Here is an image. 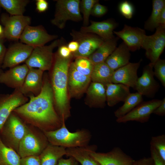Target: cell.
I'll return each mask as SVG.
<instances>
[{
  "mask_svg": "<svg viewBox=\"0 0 165 165\" xmlns=\"http://www.w3.org/2000/svg\"><path fill=\"white\" fill-rule=\"evenodd\" d=\"M153 68L150 63L144 67L142 75L138 78L134 89L142 95L149 98L154 97L160 87L154 79Z\"/></svg>",
  "mask_w": 165,
  "mask_h": 165,
  "instance_id": "14",
  "label": "cell"
},
{
  "mask_svg": "<svg viewBox=\"0 0 165 165\" xmlns=\"http://www.w3.org/2000/svg\"><path fill=\"white\" fill-rule=\"evenodd\" d=\"M162 101V100L158 99L142 101L125 116L117 118L116 121L119 123L134 121L141 123L146 122L149 120L151 115Z\"/></svg>",
  "mask_w": 165,
  "mask_h": 165,
  "instance_id": "12",
  "label": "cell"
},
{
  "mask_svg": "<svg viewBox=\"0 0 165 165\" xmlns=\"http://www.w3.org/2000/svg\"><path fill=\"white\" fill-rule=\"evenodd\" d=\"M153 68L154 75L165 87V60L159 58L155 63Z\"/></svg>",
  "mask_w": 165,
  "mask_h": 165,
  "instance_id": "37",
  "label": "cell"
},
{
  "mask_svg": "<svg viewBox=\"0 0 165 165\" xmlns=\"http://www.w3.org/2000/svg\"><path fill=\"white\" fill-rule=\"evenodd\" d=\"M79 163L74 158L70 157L68 159L61 158L57 165H78Z\"/></svg>",
  "mask_w": 165,
  "mask_h": 165,
  "instance_id": "44",
  "label": "cell"
},
{
  "mask_svg": "<svg viewBox=\"0 0 165 165\" xmlns=\"http://www.w3.org/2000/svg\"><path fill=\"white\" fill-rule=\"evenodd\" d=\"M88 147L66 148V155L73 157L81 165H100L89 154Z\"/></svg>",
  "mask_w": 165,
  "mask_h": 165,
  "instance_id": "29",
  "label": "cell"
},
{
  "mask_svg": "<svg viewBox=\"0 0 165 165\" xmlns=\"http://www.w3.org/2000/svg\"><path fill=\"white\" fill-rule=\"evenodd\" d=\"M28 100L19 89H15L10 94L0 95V131L12 112Z\"/></svg>",
  "mask_w": 165,
  "mask_h": 165,
  "instance_id": "10",
  "label": "cell"
},
{
  "mask_svg": "<svg viewBox=\"0 0 165 165\" xmlns=\"http://www.w3.org/2000/svg\"><path fill=\"white\" fill-rule=\"evenodd\" d=\"M66 149L51 144L48 145L39 156L41 165H57L59 160L66 155Z\"/></svg>",
  "mask_w": 165,
  "mask_h": 165,
  "instance_id": "27",
  "label": "cell"
},
{
  "mask_svg": "<svg viewBox=\"0 0 165 165\" xmlns=\"http://www.w3.org/2000/svg\"><path fill=\"white\" fill-rule=\"evenodd\" d=\"M6 122L7 134L13 145L18 148L20 142L28 130L20 120L12 113Z\"/></svg>",
  "mask_w": 165,
  "mask_h": 165,
  "instance_id": "21",
  "label": "cell"
},
{
  "mask_svg": "<svg viewBox=\"0 0 165 165\" xmlns=\"http://www.w3.org/2000/svg\"><path fill=\"white\" fill-rule=\"evenodd\" d=\"M3 40H0V75L3 72L2 68L7 50L4 44Z\"/></svg>",
  "mask_w": 165,
  "mask_h": 165,
  "instance_id": "45",
  "label": "cell"
},
{
  "mask_svg": "<svg viewBox=\"0 0 165 165\" xmlns=\"http://www.w3.org/2000/svg\"><path fill=\"white\" fill-rule=\"evenodd\" d=\"M113 34L121 38L130 51H134L141 47L146 35L144 30L138 27H132L125 24L122 30L113 31Z\"/></svg>",
  "mask_w": 165,
  "mask_h": 165,
  "instance_id": "16",
  "label": "cell"
},
{
  "mask_svg": "<svg viewBox=\"0 0 165 165\" xmlns=\"http://www.w3.org/2000/svg\"><path fill=\"white\" fill-rule=\"evenodd\" d=\"M71 58H63L56 52L54 55L52 67L51 84L53 93L54 103L62 123L65 122L70 114L68 76Z\"/></svg>",
  "mask_w": 165,
  "mask_h": 165,
  "instance_id": "2",
  "label": "cell"
},
{
  "mask_svg": "<svg viewBox=\"0 0 165 165\" xmlns=\"http://www.w3.org/2000/svg\"><path fill=\"white\" fill-rule=\"evenodd\" d=\"M119 38L117 36L104 40L99 48L88 57V59L94 65L105 62L116 48Z\"/></svg>",
  "mask_w": 165,
  "mask_h": 165,
  "instance_id": "25",
  "label": "cell"
},
{
  "mask_svg": "<svg viewBox=\"0 0 165 165\" xmlns=\"http://www.w3.org/2000/svg\"><path fill=\"white\" fill-rule=\"evenodd\" d=\"M1 8V6H0V8Z\"/></svg>",
  "mask_w": 165,
  "mask_h": 165,
  "instance_id": "52",
  "label": "cell"
},
{
  "mask_svg": "<svg viewBox=\"0 0 165 165\" xmlns=\"http://www.w3.org/2000/svg\"><path fill=\"white\" fill-rule=\"evenodd\" d=\"M67 46L72 53L76 52L78 50L79 47V44L77 41L73 40L68 44Z\"/></svg>",
  "mask_w": 165,
  "mask_h": 165,
  "instance_id": "48",
  "label": "cell"
},
{
  "mask_svg": "<svg viewBox=\"0 0 165 165\" xmlns=\"http://www.w3.org/2000/svg\"><path fill=\"white\" fill-rule=\"evenodd\" d=\"M34 47L22 42L15 43L7 49L2 68H12L25 62Z\"/></svg>",
  "mask_w": 165,
  "mask_h": 165,
  "instance_id": "13",
  "label": "cell"
},
{
  "mask_svg": "<svg viewBox=\"0 0 165 165\" xmlns=\"http://www.w3.org/2000/svg\"><path fill=\"white\" fill-rule=\"evenodd\" d=\"M107 11V7L100 4L98 2L93 6L91 14L94 16L101 17L105 14Z\"/></svg>",
  "mask_w": 165,
  "mask_h": 165,
  "instance_id": "39",
  "label": "cell"
},
{
  "mask_svg": "<svg viewBox=\"0 0 165 165\" xmlns=\"http://www.w3.org/2000/svg\"><path fill=\"white\" fill-rule=\"evenodd\" d=\"M73 62L78 71L84 75L90 77L94 65L88 58L77 57Z\"/></svg>",
  "mask_w": 165,
  "mask_h": 165,
  "instance_id": "34",
  "label": "cell"
},
{
  "mask_svg": "<svg viewBox=\"0 0 165 165\" xmlns=\"http://www.w3.org/2000/svg\"><path fill=\"white\" fill-rule=\"evenodd\" d=\"M36 9L39 13L46 11L48 8V3L46 0H37L36 2Z\"/></svg>",
  "mask_w": 165,
  "mask_h": 165,
  "instance_id": "43",
  "label": "cell"
},
{
  "mask_svg": "<svg viewBox=\"0 0 165 165\" xmlns=\"http://www.w3.org/2000/svg\"><path fill=\"white\" fill-rule=\"evenodd\" d=\"M58 37L57 35L49 34L42 25H29L25 28L20 40L21 42L34 48L45 45Z\"/></svg>",
  "mask_w": 165,
  "mask_h": 165,
  "instance_id": "11",
  "label": "cell"
},
{
  "mask_svg": "<svg viewBox=\"0 0 165 165\" xmlns=\"http://www.w3.org/2000/svg\"><path fill=\"white\" fill-rule=\"evenodd\" d=\"M70 35L73 40L77 41L79 44L78 50L72 53L73 56L75 58H88L104 41L99 36L92 33H83L73 30L70 33Z\"/></svg>",
  "mask_w": 165,
  "mask_h": 165,
  "instance_id": "7",
  "label": "cell"
},
{
  "mask_svg": "<svg viewBox=\"0 0 165 165\" xmlns=\"http://www.w3.org/2000/svg\"><path fill=\"white\" fill-rule=\"evenodd\" d=\"M0 21L4 26L3 34L5 38L17 41L25 28L31 23V18L28 16H11L5 14L1 16Z\"/></svg>",
  "mask_w": 165,
  "mask_h": 165,
  "instance_id": "8",
  "label": "cell"
},
{
  "mask_svg": "<svg viewBox=\"0 0 165 165\" xmlns=\"http://www.w3.org/2000/svg\"><path fill=\"white\" fill-rule=\"evenodd\" d=\"M98 2L97 0H82L80 2V9L83 14V26H88L93 6Z\"/></svg>",
  "mask_w": 165,
  "mask_h": 165,
  "instance_id": "35",
  "label": "cell"
},
{
  "mask_svg": "<svg viewBox=\"0 0 165 165\" xmlns=\"http://www.w3.org/2000/svg\"><path fill=\"white\" fill-rule=\"evenodd\" d=\"M29 69L25 64L10 68L0 75V83L15 89H20L24 83Z\"/></svg>",
  "mask_w": 165,
  "mask_h": 165,
  "instance_id": "18",
  "label": "cell"
},
{
  "mask_svg": "<svg viewBox=\"0 0 165 165\" xmlns=\"http://www.w3.org/2000/svg\"><path fill=\"white\" fill-rule=\"evenodd\" d=\"M114 71L105 62L95 64L91 73V80L105 86L112 82Z\"/></svg>",
  "mask_w": 165,
  "mask_h": 165,
  "instance_id": "28",
  "label": "cell"
},
{
  "mask_svg": "<svg viewBox=\"0 0 165 165\" xmlns=\"http://www.w3.org/2000/svg\"><path fill=\"white\" fill-rule=\"evenodd\" d=\"M142 101V95L140 94L138 92L130 93L124 101L123 105L115 112V116L117 118L123 116Z\"/></svg>",
  "mask_w": 165,
  "mask_h": 165,
  "instance_id": "30",
  "label": "cell"
},
{
  "mask_svg": "<svg viewBox=\"0 0 165 165\" xmlns=\"http://www.w3.org/2000/svg\"><path fill=\"white\" fill-rule=\"evenodd\" d=\"M142 61L141 59L138 62H129L114 71L112 82L122 84L134 89L138 78L137 71Z\"/></svg>",
  "mask_w": 165,
  "mask_h": 165,
  "instance_id": "17",
  "label": "cell"
},
{
  "mask_svg": "<svg viewBox=\"0 0 165 165\" xmlns=\"http://www.w3.org/2000/svg\"><path fill=\"white\" fill-rule=\"evenodd\" d=\"M120 13L125 18L131 19L133 16L134 8L131 3L127 1L121 3L119 6Z\"/></svg>",
  "mask_w": 165,
  "mask_h": 165,
  "instance_id": "38",
  "label": "cell"
},
{
  "mask_svg": "<svg viewBox=\"0 0 165 165\" xmlns=\"http://www.w3.org/2000/svg\"><path fill=\"white\" fill-rule=\"evenodd\" d=\"M158 25V26L160 25H165V7L163 9L160 14Z\"/></svg>",
  "mask_w": 165,
  "mask_h": 165,
  "instance_id": "49",
  "label": "cell"
},
{
  "mask_svg": "<svg viewBox=\"0 0 165 165\" xmlns=\"http://www.w3.org/2000/svg\"><path fill=\"white\" fill-rule=\"evenodd\" d=\"M5 38V37L3 34L2 35H0V40H4Z\"/></svg>",
  "mask_w": 165,
  "mask_h": 165,
  "instance_id": "51",
  "label": "cell"
},
{
  "mask_svg": "<svg viewBox=\"0 0 165 165\" xmlns=\"http://www.w3.org/2000/svg\"><path fill=\"white\" fill-rule=\"evenodd\" d=\"M55 12L51 24L60 29L65 27L67 21L79 22L82 20L79 0H55Z\"/></svg>",
  "mask_w": 165,
  "mask_h": 165,
  "instance_id": "4",
  "label": "cell"
},
{
  "mask_svg": "<svg viewBox=\"0 0 165 165\" xmlns=\"http://www.w3.org/2000/svg\"><path fill=\"white\" fill-rule=\"evenodd\" d=\"M95 149L88 146V151L100 165H132L135 160L119 147H115L106 153L96 152Z\"/></svg>",
  "mask_w": 165,
  "mask_h": 165,
  "instance_id": "9",
  "label": "cell"
},
{
  "mask_svg": "<svg viewBox=\"0 0 165 165\" xmlns=\"http://www.w3.org/2000/svg\"><path fill=\"white\" fill-rule=\"evenodd\" d=\"M130 53L128 47L123 42L107 58L105 62L115 71L129 63Z\"/></svg>",
  "mask_w": 165,
  "mask_h": 165,
  "instance_id": "24",
  "label": "cell"
},
{
  "mask_svg": "<svg viewBox=\"0 0 165 165\" xmlns=\"http://www.w3.org/2000/svg\"><path fill=\"white\" fill-rule=\"evenodd\" d=\"M3 34V28L2 26L0 24V35Z\"/></svg>",
  "mask_w": 165,
  "mask_h": 165,
  "instance_id": "50",
  "label": "cell"
},
{
  "mask_svg": "<svg viewBox=\"0 0 165 165\" xmlns=\"http://www.w3.org/2000/svg\"><path fill=\"white\" fill-rule=\"evenodd\" d=\"M19 155L20 158L37 156L41 153L42 145L40 141L32 133L28 130L20 142L18 147Z\"/></svg>",
  "mask_w": 165,
  "mask_h": 165,
  "instance_id": "22",
  "label": "cell"
},
{
  "mask_svg": "<svg viewBox=\"0 0 165 165\" xmlns=\"http://www.w3.org/2000/svg\"><path fill=\"white\" fill-rule=\"evenodd\" d=\"M88 98L90 101V106L103 108L106 101L105 86L101 83L92 82L87 90Z\"/></svg>",
  "mask_w": 165,
  "mask_h": 165,
  "instance_id": "26",
  "label": "cell"
},
{
  "mask_svg": "<svg viewBox=\"0 0 165 165\" xmlns=\"http://www.w3.org/2000/svg\"><path fill=\"white\" fill-rule=\"evenodd\" d=\"M156 29L153 34L145 36L141 47L145 50V55L153 66L165 46V25H159Z\"/></svg>",
  "mask_w": 165,
  "mask_h": 165,
  "instance_id": "6",
  "label": "cell"
},
{
  "mask_svg": "<svg viewBox=\"0 0 165 165\" xmlns=\"http://www.w3.org/2000/svg\"><path fill=\"white\" fill-rule=\"evenodd\" d=\"M29 68L24 83L19 89L25 96L31 94L36 96L40 93L42 88L44 71L38 68Z\"/></svg>",
  "mask_w": 165,
  "mask_h": 165,
  "instance_id": "19",
  "label": "cell"
},
{
  "mask_svg": "<svg viewBox=\"0 0 165 165\" xmlns=\"http://www.w3.org/2000/svg\"><path fill=\"white\" fill-rule=\"evenodd\" d=\"M132 165H154L151 157H144L137 160H135Z\"/></svg>",
  "mask_w": 165,
  "mask_h": 165,
  "instance_id": "46",
  "label": "cell"
},
{
  "mask_svg": "<svg viewBox=\"0 0 165 165\" xmlns=\"http://www.w3.org/2000/svg\"><path fill=\"white\" fill-rule=\"evenodd\" d=\"M20 165H41L39 156H32L21 158Z\"/></svg>",
  "mask_w": 165,
  "mask_h": 165,
  "instance_id": "40",
  "label": "cell"
},
{
  "mask_svg": "<svg viewBox=\"0 0 165 165\" xmlns=\"http://www.w3.org/2000/svg\"><path fill=\"white\" fill-rule=\"evenodd\" d=\"M129 87L120 83H109L105 86L106 101L112 107L119 102H124L130 93Z\"/></svg>",
  "mask_w": 165,
  "mask_h": 165,
  "instance_id": "23",
  "label": "cell"
},
{
  "mask_svg": "<svg viewBox=\"0 0 165 165\" xmlns=\"http://www.w3.org/2000/svg\"><path fill=\"white\" fill-rule=\"evenodd\" d=\"M58 47L57 53L61 57L64 58H69L73 57L67 46L62 45L61 43Z\"/></svg>",
  "mask_w": 165,
  "mask_h": 165,
  "instance_id": "41",
  "label": "cell"
},
{
  "mask_svg": "<svg viewBox=\"0 0 165 165\" xmlns=\"http://www.w3.org/2000/svg\"><path fill=\"white\" fill-rule=\"evenodd\" d=\"M165 7L164 0L152 1V9L151 14L145 22L144 28L148 31H152L158 26V22L163 9Z\"/></svg>",
  "mask_w": 165,
  "mask_h": 165,
  "instance_id": "33",
  "label": "cell"
},
{
  "mask_svg": "<svg viewBox=\"0 0 165 165\" xmlns=\"http://www.w3.org/2000/svg\"><path fill=\"white\" fill-rule=\"evenodd\" d=\"M28 0H0V6L11 16L23 15Z\"/></svg>",
  "mask_w": 165,
  "mask_h": 165,
  "instance_id": "31",
  "label": "cell"
},
{
  "mask_svg": "<svg viewBox=\"0 0 165 165\" xmlns=\"http://www.w3.org/2000/svg\"><path fill=\"white\" fill-rule=\"evenodd\" d=\"M20 158L13 149L6 146L0 138V165H20Z\"/></svg>",
  "mask_w": 165,
  "mask_h": 165,
  "instance_id": "32",
  "label": "cell"
},
{
  "mask_svg": "<svg viewBox=\"0 0 165 165\" xmlns=\"http://www.w3.org/2000/svg\"><path fill=\"white\" fill-rule=\"evenodd\" d=\"M90 25L82 26L80 31L95 34L106 40L115 37L114 30L117 27V23L112 19H108L101 21H90Z\"/></svg>",
  "mask_w": 165,
  "mask_h": 165,
  "instance_id": "20",
  "label": "cell"
},
{
  "mask_svg": "<svg viewBox=\"0 0 165 165\" xmlns=\"http://www.w3.org/2000/svg\"><path fill=\"white\" fill-rule=\"evenodd\" d=\"M61 43V40L56 39L48 45L34 47L25 64L29 68H38L44 72L50 70L54 61L53 50Z\"/></svg>",
  "mask_w": 165,
  "mask_h": 165,
  "instance_id": "5",
  "label": "cell"
},
{
  "mask_svg": "<svg viewBox=\"0 0 165 165\" xmlns=\"http://www.w3.org/2000/svg\"><path fill=\"white\" fill-rule=\"evenodd\" d=\"M153 113L161 116L165 115V98L162 100L161 104L154 111Z\"/></svg>",
  "mask_w": 165,
  "mask_h": 165,
  "instance_id": "47",
  "label": "cell"
},
{
  "mask_svg": "<svg viewBox=\"0 0 165 165\" xmlns=\"http://www.w3.org/2000/svg\"><path fill=\"white\" fill-rule=\"evenodd\" d=\"M150 145L157 151L165 161V135L163 134L152 137Z\"/></svg>",
  "mask_w": 165,
  "mask_h": 165,
  "instance_id": "36",
  "label": "cell"
},
{
  "mask_svg": "<svg viewBox=\"0 0 165 165\" xmlns=\"http://www.w3.org/2000/svg\"><path fill=\"white\" fill-rule=\"evenodd\" d=\"M150 150L151 157L153 160L154 165H165V161L162 159L155 148L151 145Z\"/></svg>",
  "mask_w": 165,
  "mask_h": 165,
  "instance_id": "42",
  "label": "cell"
},
{
  "mask_svg": "<svg viewBox=\"0 0 165 165\" xmlns=\"http://www.w3.org/2000/svg\"><path fill=\"white\" fill-rule=\"evenodd\" d=\"M40 93L37 96H29L28 102L13 111L31 121L38 123L48 128L61 127L62 122L54 107V97L51 82L45 77Z\"/></svg>",
  "mask_w": 165,
  "mask_h": 165,
  "instance_id": "1",
  "label": "cell"
},
{
  "mask_svg": "<svg viewBox=\"0 0 165 165\" xmlns=\"http://www.w3.org/2000/svg\"><path fill=\"white\" fill-rule=\"evenodd\" d=\"M45 135L50 144L65 148L86 147L90 141L91 135L87 130L82 129L71 132L63 122L59 128L45 131Z\"/></svg>",
  "mask_w": 165,
  "mask_h": 165,
  "instance_id": "3",
  "label": "cell"
},
{
  "mask_svg": "<svg viewBox=\"0 0 165 165\" xmlns=\"http://www.w3.org/2000/svg\"><path fill=\"white\" fill-rule=\"evenodd\" d=\"M91 80L90 77L77 71L73 62L71 63L68 76V90L70 97H77L82 94L87 89Z\"/></svg>",
  "mask_w": 165,
  "mask_h": 165,
  "instance_id": "15",
  "label": "cell"
}]
</instances>
